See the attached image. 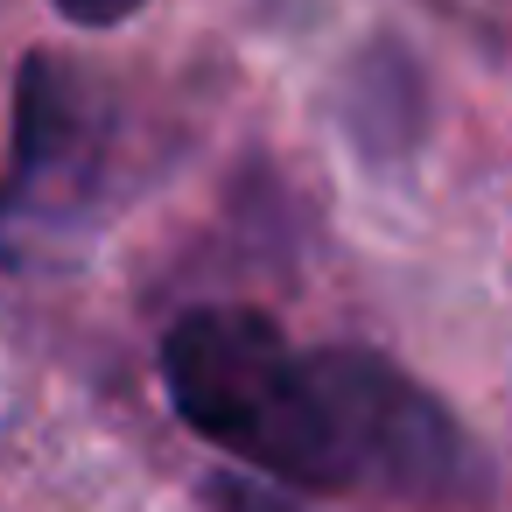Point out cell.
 Here are the masks:
<instances>
[{
    "mask_svg": "<svg viewBox=\"0 0 512 512\" xmlns=\"http://www.w3.org/2000/svg\"><path fill=\"white\" fill-rule=\"evenodd\" d=\"M162 393L190 435L295 491H365L414 512H477L491 463L393 358L302 351L260 309H190L162 337Z\"/></svg>",
    "mask_w": 512,
    "mask_h": 512,
    "instance_id": "1",
    "label": "cell"
},
{
    "mask_svg": "<svg viewBox=\"0 0 512 512\" xmlns=\"http://www.w3.org/2000/svg\"><path fill=\"white\" fill-rule=\"evenodd\" d=\"M127 176L120 99L71 57L36 50L15 78V141L0 169V267H57L85 253Z\"/></svg>",
    "mask_w": 512,
    "mask_h": 512,
    "instance_id": "2",
    "label": "cell"
},
{
    "mask_svg": "<svg viewBox=\"0 0 512 512\" xmlns=\"http://www.w3.org/2000/svg\"><path fill=\"white\" fill-rule=\"evenodd\" d=\"M211 498H218V512H309V505H295V498H288L274 477H260V470H232V477H218Z\"/></svg>",
    "mask_w": 512,
    "mask_h": 512,
    "instance_id": "3",
    "label": "cell"
},
{
    "mask_svg": "<svg viewBox=\"0 0 512 512\" xmlns=\"http://www.w3.org/2000/svg\"><path fill=\"white\" fill-rule=\"evenodd\" d=\"M148 8V0H57V15L78 22V29H120Z\"/></svg>",
    "mask_w": 512,
    "mask_h": 512,
    "instance_id": "4",
    "label": "cell"
}]
</instances>
